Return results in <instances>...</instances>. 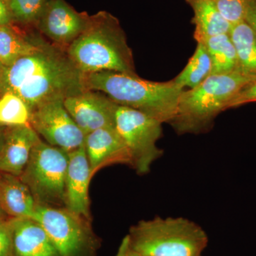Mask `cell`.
Wrapping results in <instances>:
<instances>
[{
  "label": "cell",
  "instance_id": "cell-2",
  "mask_svg": "<svg viewBox=\"0 0 256 256\" xmlns=\"http://www.w3.org/2000/svg\"><path fill=\"white\" fill-rule=\"evenodd\" d=\"M66 50L82 74L114 72L138 75L126 34L119 20L108 12L90 16L85 30Z\"/></svg>",
  "mask_w": 256,
  "mask_h": 256
},
{
  "label": "cell",
  "instance_id": "cell-6",
  "mask_svg": "<svg viewBox=\"0 0 256 256\" xmlns=\"http://www.w3.org/2000/svg\"><path fill=\"white\" fill-rule=\"evenodd\" d=\"M68 152L41 139L20 176L38 206L66 207V180Z\"/></svg>",
  "mask_w": 256,
  "mask_h": 256
},
{
  "label": "cell",
  "instance_id": "cell-28",
  "mask_svg": "<svg viewBox=\"0 0 256 256\" xmlns=\"http://www.w3.org/2000/svg\"><path fill=\"white\" fill-rule=\"evenodd\" d=\"M116 256H142L131 247L127 236L124 238L120 245Z\"/></svg>",
  "mask_w": 256,
  "mask_h": 256
},
{
  "label": "cell",
  "instance_id": "cell-4",
  "mask_svg": "<svg viewBox=\"0 0 256 256\" xmlns=\"http://www.w3.org/2000/svg\"><path fill=\"white\" fill-rule=\"evenodd\" d=\"M256 78L239 70L210 74L198 86L184 90L176 116L170 124L178 134L204 132L220 112L228 109L234 96Z\"/></svg>",
  "mask_w": 256,
  "mask_h": 256
},
{
  "label": "cell",
  "instance_id": "cell-33",
  "mask_svg": "<svg viewBox=\"0 0 256 256\" xmlns=\"http://www.w3.org/2000/svg\"><path fill=\"white\" fill-rule=\"evenodd\" d=\"M4 127V126H2L1 124H0V128Z\"/></svg>",
  "mask_w": 256,
  "mask_h": 256
},
{
  "label": "cell",
  "instance_id": "cell-16",
  "mask_svg": "<svg viewBox=\"0 0 256 256\" xmlns=\"http://www.w3.org/2000/svg\"><path fill=\"white\" fill-rule=\"evenodd\" d=\"M0 206L11 218H32L36 204L20 176L0 172Z\"/></svg>",
  "mask_w": 256,
  "mask_h": 256
},
{
  "label": "cell",
  "instance_id": "cell-22",
  "mask_svg": "<svg viewBox=\"0 0 256 256\" xmlns=\"http://www.w3.org/2000/svg\"><path fill=\"white\" fill-rule=\"evenodd\" d=\"M30 110L24 101L12 92L0 96V124L3 126L30 124Z\"/></svg>",
  "mask_w": 256,
  "mask_h": 256
},
{
  "label": "cell",
  "instance_id": "cell-29",
  "mask_svg": "<svg viewBox=\"0 0 256 256\" xmlns=\"http://www.w3.org/2000/svg\"><path fill=\"white\" fill-rule=\"evenodd\" d=\"M245 21L256 32V0H249Z\"/></svg>",
  "mask_w": 256,
  "mask_h": 256
},
{
  "label": "cell",
  "instance_id": "cell-21",
  "mask_svg": "<svg viewBox=\"0 0 256 256\" xmlns=\"http://www.w3.org/2000/svg\"><path fill=\"white\" fill-rule=\"evenodd\" d=\"M210 56L203 44L198 42L194 54L174 80L180 86L190 89L198 86L212 74Z\"/></svg>",
  "mask_w": 256,
  "mask_h": 256
},
{
  "label": "cell",
  "instance_id": "cell-19",
  "mask_svg": "<svg viewBox=\"0 0 256 256\" xmlns=\"http://www.w3.org/2000/svg\"><path fill=\"white\" fill-rule=\"evenodd\" d=\"M229 36L233 43L238 68L256 77V32L246 21L232 25Z\"/></svg>",
  "mask_w": 256,
  "mask_h": 256
},
{
  "label": "cell",
  "instance_id": "cell-20",
  "mask_svg": "<svg viewBox=\"0 0 256 256\" xmlns=\"http://www.w3.org/2000/svg\"><path fill=\"white\" fill-rule=\"evenodd\" d=\"M198 42L203 44L210 56L212 74H228L239 70L236 52L228 34L208 37Z\"/></svg>",
  "mask_w": 256,
  "mask_h": 256
},
{
  "label": "cell",
  "instance_id": "cell-32",
  "mask_svg": "<svg viewBox=\"0 0 256 256\" xmlns=\"http://www.w3.org/2000/svg\"><path fill=\"white\" fill-rule=\"evenodd\" d=\"M2 68H3V66H2V64H0V69H2Z\"/></svg>",
  "mask_w": 256,
  "mask_h": 256
},
{
  "label": "cell",
  "instance_id": "cell-30",
  "mask_svg": "<svg viewBox=\"0 0 256 256\" xmlns=\"http://www.w3.org/2000/svg\"><path fill=\"white\" fill-rule=\"evenodd\" d=\"M5 129H6V126H4V127L0 128V151H1L3 143H4Z\"/></svg>",
  "mask_w": 256,
  "mask_h": 256
},
{
  "label": "cell",
  "instance_id": "cell-17",
  "mask_svg": "<svg viewBox=\"0 0 256 256\" xmlns=\"http://www.w3.org/2000/svg\"><path fill=\"white\" fill-rule=\"evenodd\" d=\"M12 24L0 26V64L3 67L31 54L47 41L40 32L25 35Z\"/></svg>",
  "mask_w": 256,
  "mask_h": 256
},
{
  "label": "cell",
  "instance_id": "cell-27",
  "mask_svg": "<svg viewBox=\"0 0 256 256\" xmlns=\"http://www.w3.org/2000/svg\"><path fill=\"white\" fill-rule=\"evenodd\" d=\"M12 23L8 0H0V26H6Z\"/></svg>",
  "mask_w": 256,
  "mask_h": 256
},
{
  "label": "cell",
  "instance_id": "cell-8",
  "mask_svg": "<svg viewBox=\"0 0 256 256\" xmlns=\"http://www.w3.org/2000/svg\"><path fill=\"white\" fill-rule=\"evenodd\" d=\"M162 122L144 112L118 105L114 128L124 140L131 158V168L139 174L149 172L162 156L156 146L162 132Z\"/></svg>",
  "mask_w": 256,
  "mask_h": 256
},
{
  "label": "cell",
  "instance_id": "cell-1",
  "mask_svg": "<svg viewBox=\"0 0 256 256\" xmlns=\"http://www.w3.org/2000/svg\"><path fill=\"white\" fill-rule=\"evenodd\" d=\"M87 90L82 74L66 50L46 41L31 54L0 69V96L12 92L30 112L48 101Z\"/></svg>",
  "mask_w": 256,
  "mask_h": 256
},
{
  "label": "cell",
  "instance_id": "cell-31",
  "mask_svg": "<svg viewBox=\"0 0 256 256\" xmlns=\"http://www.w3.org/2000/svg\"><path fill=\"white\" fill-rule=\"evenodd\" d=\"M11 217L8 216L5 213L2 208L0 206V222H4V220H9Z\"/></svg>",
  "mask_w": 256,
  "mask_h": 256
},
{
  "label": "cell",
  "instance_id": "cell-5",
  "mask_svg": "<svg viewBox=\"0 0 256 256\" xmlns=\"http://www.w3.org/2000/svg\"><path fill=\"white\" fill-rule=\"evenodd\" d=\"M142 256H202L208 244L206 232L183 217H156L132 226L127 235Z\"/></svg>",
  "mask_w": 256,
  "mask_h": 256
},
{
  "label": "cell",
  "instance_id": "cell-14",
  "mask_svg": "<svg viewBox=\"0 0 256 256\" xmlns=\"http://www.w3.org/2000/svg\"><path fill=\"white\" fill-rule=\"evenodd\" d=\"M40 139L30 124L6 127L0 151V172L21 176L34 146Z\"/></svg>",
  "mask_w": 256,
  "mask_h": 256
},
{
  "label": "cell",
  "instance_id": "cell-15",
  "mask_svg": "<svg viewBox=\"0 0 256 256\" xmlns=\"http://www.w3.org/2000/svg\"><path fill=\"white\" fill-rule=\"evenodd\" d=\"M15 256H60L48 234L32 218H13Z\"/></svg>",
  "mask_w": 256,
  "mask_h": 256
},
{
  "label": "cell",
  "instance_id": "cell-25",
  "mask_svg": "<svg viewBox=\"0 0 256 256\" xmlns=\"http://www.w3.org/2000/svg\"><path fill=\"white\" fill-rule=\"evenodd\" d=\"M12 220L10 218L0 222V256H15Z\"/></svg>",
  "mask_w": 256,
  "mask_h": 256
},
{
  "label": "cell",
  "instance_id": "cell-3",
  "mask_svg": "<svg viewBox=\"0 0 256 256\" xmlns=\"http://www.w3.org/2000/svg\"><path fill=\"white\" fill-rule=\"evenodd\" d=\"M87 90L106 94L118 105L144 112L162 124H170L176 116L184 88L174 79L154 82L114 72L84 74Z\"/></svg>",
  "mask_w": 256,
  "mask_h": 256
},
{
  "label": "cell",
  "instance_id": "cell-23",
  "mask_svg": "<svg viewBox=\"0 0 256 256\" xmlns=\"http://www.w3.org/2000/svg\"><path fill=\"white\" fill-rule=\"evenodd\" d=\"M50 0H8L13 23L35 28Z\"/></svg>",
  "mask_w": 256,
  "mask_h": 256
},
{
  "label": "cell",
  "instance_id": "cell-12",
  "mask_svg": "<svg viewBox=\"0 0 256 256\" xmlns=\"http://www.w3.org/2000/svg\"><path fill=\"white\" fill-rule=\"evenodd\" d=\"M92 178L110 165H131V158L124 140L116 128L96 130L86 136L84 142Z\"/></svg>",
  "mask_w": 256,
  "mask_h": 256
},
{
  "label": "cell",
  "instance_id": "cell-11",
  "mask_svg": "<svg viewBox=\"0 0 256 256\" xmlns=\"http://www.w3.org/2000/svg\"><path fill=\"white\" fill-rule=\"evenodd\" d=\"M64 104L86 136L100 128H114L118 104L102 92L85 90L64 99Z\"/></svg>",
  "mask_w": 256,
  "mask_h": 256
},
{
  "label": "cell",
  "instance_id": "cell-9",
  "mask_svg": "<svg viewBox=\"0 0 256 256\" xmlns=\"http://www.w3.org/2000/svg\"><path fill=\"white\" fill-rule=\"evenodd\" d=\"M57 99L38 106L30 112V124L50 146L67 152L84 146L86 134Z\"/></svg>",
  "mask_w": 256,
  "mask_h": 256
},
{
  "label": "cell",
  "instance_id": "cell-10",
  "mask_svg": "<svg viewBox=\"0 0 256 256\" xmlns=\"http://www.w3.org/2000/svg\"><path fill=\"white\" fill-rule=\"evenodd\" d=\"M90 15L78 12L64 0H50L35 28L47 41L66 50L85 30Z\"/></svg>",
  "mask_w": 256,
  "mask_h": 256
},
{
  "label": "cell",
  "instance_id": "cell-13",
  "mask_svg": "<svg viewBox=\"0 0 256 256\" xmlns=\"http://www.w3.org/2000/svg\"><path fill=\"white\" fill-rule=\"evenodd\" d=\"M92 178L85 146H80L68 152L66 180V208L88 220H92L88 196L89 184Z\"/></svg>",
  "mask_w": 256,
  "mask_h": 256
},
{
  "label": "cell",
  "instance_id": "cell-26",
  "mask_svg": "<svg viewBox=\"0 0 256 256\" xmlns=\"http://www.w3.org/2000/svg\"><path fill=\"white\" fill-rule=\"evenodd\" d=\"M252 102H256V78L248 84L234 96L229 102L228 109Z\"/></svg>",
  "mask_w": 256,
  "mask_h": 256
},
{
  "label": "cell",
  "instance_id": "cell-24",
  "mask_svg": "<svg viewBox=\"0 0 256 256\" xmlns=\"http://www.w3.org/2000/svg\"><path fill=\"white\" fill-rule=\"evenodd\" d=\"M220 15L230 25L245 21L249 0H213Z\"/></svg>",
  "mask_w": 256,
  "mask_h": 256
},
{
  "label": "cell",
  "instance_id": "cell-18",
  "mask_svg": "<svg viewBox=\"0 0 256 256\" xmlns=\"http://www.w3.org/2000/svg\"><path fill=\"white\" fill-rule=\"evenodd\" d=\"M186 1L194 11V36L197 42L208 37L229 34L232 25L220 15L213 0Z\"/></svg>",
  "mask_w": 256,
  "mask_h": 256
},
{
  "label": "cell",
  "instance_id": "cell-7",
  "mask_svg": "<svg viewBox=\"0 0 256 256\" xmlns=\"http://www.w3.org/2000/svg\"><path fill=\"white\" fill-rule=\"evenodd\" d=\"M33 220L41 224L60 256H97L100 239L92 220L76 214L66 207L36 205Z\"/></svg>",
  "mask_w": 256,
  "mask_h": 256
}]
</instances>
